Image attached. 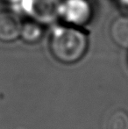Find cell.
Here are the masks:
<instances>
[{
	"label": "cell",
	"mask_w": 128,
	"mask_h": 129,
	"mask_svg": "<svg viewBox=\"0 0 128 129\" xmlns=\"http://www.w3.org/2000/svg\"><path fill=\"white\" fill-rule=\"evenodd\" d=\"M93 8L89 0H62L60 19L64 24L82 27L92 19Z\"/></svg>",
	"instance_id": "3957f363"
},
{
	"label": "cell",
	"mask_w": 128,
	"mask_h": 129,
	"mask_svg": "<svg viewBox=\"0 0 128 129\" xmlns=\"http://www.w3.org/2000/svg\"><path fill=\"white\" fill-rule=\"evenodd\" d=\"M115 2L118 4L124 14L128 15V0H115Z\"/></svg>",
	"instance_id": "ba28073f"
},
{
	"label": "cell",
	"mask_w": 128,
	"mask_h": 129,
	"mask_svg": "<svg viewBox=\"0 0 128 129\" xmlns=\"http://www.w3.org/2000/svg\"><path fill=\"white\" fill-rule=\"evenodd\" d=\"M23 22L12 11L0 12V41L12 42L20 37Z\"/></svg>",
	"instance_id": "277c9868"
},
{
	"label": "cell",
	"mask_w": 128,
	"mask_h": 129,
	"mask_svg": "<svg viewBox=\"0 0 128 129\" xmlns=\"http://www.w3.org/2000/svg\"><path fill=\"white\" fill-rule=\"evenodd\" d=\"M43 33L42 25L30 19L22 24L20 38L27 43H35L42 38Z\"/></svg>",
	"instance_id": "8992f818"
},
{
	"label": "cell",
	"mask_w": 128,
	"mask_h": 129,
	"mask_svg": "<svg viewBox=\"0 0 128 129\" xmlns=\"http://www.w3.org/2000/svg\"><path fill=\"white\" fill-rule=\"evenodd\" d=\"M3 1L8 2V3L12 4V5H15V4H16V3H18V2H19V0H3Z\"/></svg>",
	"instance_id": "9c48e42d"
},
{
	"label": "cell",
	"mask_w": 128,
	"mask_h": 129,
	"mask_svg": "<svg viewBox=\"0 0 128 129\" xmlns=\"http://www.w3.org/2000/svg\"><path fill=\"white\" fill-rule=\"evenodd\" d=\"M106 129H128V113L123 110H116L106 121Z\"/></svg>",
	"instance_id": "52a82bcc"
},
{
	"label": "cell",
	"mask_w": 128,
	"mask_h": 129,
	"mask_svg": "<svg viewBox=\"0 0 128 129\" xmlns=\"http://www.w3.org/2000/svg\"><path fill=\"white\" fill-rule=\"evenodd\" d=\"M88 48V36L82 28L56 25L49 36V49L58 61L71 64L80 61Z\"/></svg>",
	"instance_id": "6da1fadb"
},
{
	"label": "cell",
	"mask_w": 128,
	"mask_h": 129,
	"mask_svg": "<svg viewBox=\"0 0 128 129\" xmlns=\"http://www.w3.org/2000/svg\"><path fill=\"white\" fill-rule=\"evenodd\" d=\"M110 35L115 44L128 48V15L122 14L113 19L110 26Z\"/></svg>",
	"instance_id": "5b68a950"
},
{
	"label": "cell",
	"mask_w": 128,
	"mask_h": 129,
	"mask_svg": "<svg viewBox=\"0 0 128 129\" xmlns=\"http://www.w3.org/2000/svg\"><path fill=\"white\" fill-rule=\"evenodd\" d=\"M62 0H19L12 5L14 12L26 15L42 26L55 24L60 19Z\"/></svg>",
	"instance_id": "7a4b0ae2"
}]
</instances>
